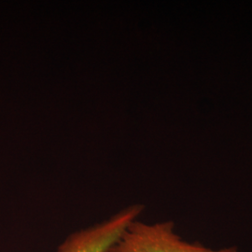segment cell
<instances>
[{"label": "cell", "instance_id": "7a4b0ae2", "mask_svg": "<svg viewBox=\"0 0 252 252\" xmlns=\"http://www.w3.org/2000/svg\"><path fill=\"white\" fill-rule=\"evenodd\" d=\"M143 208L141 205L126 207L105 220L75 231L64 238L56 252H108Z\"/></svg>", "mask_w": 252, "mask_h": 252}, {"label": "cell", "instance_id": "6da1fadb", "mask_svg": "<svg viewBox=\"0 0 252 252\" xmlns=\"http://www.w3.org/2000/svg\"><path fill=\"white\" fill-rule=\"evenodd\" d=\"M107 252H242L237 247L212 249L199 242H189L175 231L171 220L147 223L132 221Z\"/></svg>", "mask_w": 252, "mask_h": 252}]
</instances>
